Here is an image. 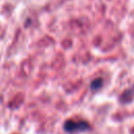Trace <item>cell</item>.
Here are the masks:
<instances>
[{
  "label": "cell",
  "instance_id": "cell-1",
  "mask_svg": "<svg viewBox=\"0 0 134 134\" xmlns=\"http://www.w3.org/2000/svg\"><path fill=\"white\" fill-rule=\"evenodd\" d=\"M90 125L85 120H71L68 119L64 122V130L67 133H79L90 130Z\"/></svg>",
  "mask_w": 134,
  "mask_h": 134
},
{
  "label": "cell",
  "instance_id": "cell-2",
  "mask_svg": "<svg viewBox=\"0 0 134 134\" xmlns=\"http://www.w3.org/2000/svg\"><path fill=\"white\" fill-rule=\"evenodd\" d=\"M103 85V79H95L91 84H90V87L92 90H97L102 87Z\"/></svg>",
  "mask_w": 134,
  "mask_h": 134
}]
</instances>
